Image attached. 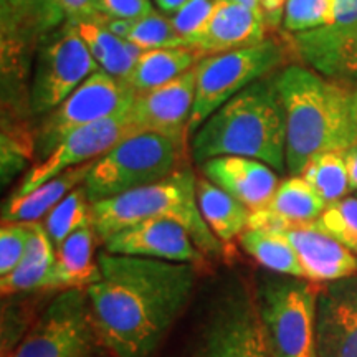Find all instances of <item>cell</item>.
Listing matches in <instances>:
<instances>
[{
  "instance_id": "1",
  "label": "cell",
  "mask_w": 357,
  "mask_h": 357,
  "mask_svg": "<svg viewBox=\"0 0 357 357\" xmlns=\"http://www.w3.org/2000/svg\"><path fill=\"white\" fill-rule=\"evenodd\" d=\"M98 265L101 276L86 296L102 344L116 357H147L189 303L195 265L108 252Z\"/></svg>"
},
{
  "instance_id": "2",
  "label": "cell",
  "mask_w": 357,
  "mask_h": 357,
  "mask_svg": "<svg viewBox=\"0 0 357 357\" xmlns=\"http://www.w3.org/2000/svg\"><path fill=\"white\" fill-rule=\"evenodd\" d=\"M287 121V172L301 176L307 160L344 151L357 139L352 84L291 63L273 75Z\"/></svg>"
},
{
  "instance_id": "3",
  "label": "cell",
  "mask_w": 357,
  "mask_h": 357,
  "mask_svg": "<svg viewBox=\"0 0 357 357\" xmlns=\"http://www.w3.org/2000/svg\"><path fill=\"white\" fill-rule=\"evenodd\" d=\"M240 155L261 160L276 172L287 171V121L273 75L230 98L190 137L195 162Z\"/></svg>"
},
{
  "instance_id": "4",
  "label": "cell",
  "mask_w": 357,
  "mask_h": 357,
  "mask_svg": "<svg viewBox=\"0 0 357 357\" xmlns=\"http://www.w3.org/2000/svg\"><path fill=\"white\" fill-rule=\"evenodd\" d=\"M153 218H167L185 227L204 255L223 253L222 242L200 213L197 176L190 167L181 169L155 184L91 204V222L102 243L118 231Z\"/></svg>"
},
{
  "instance_id": "5",
  "label": "cell",
  "mask_w": 357,
  "mask_h": 357,
  "mask_svg": "<svg viewBox=\"0 0 357 357\" xmlns=\"http://www.w3.org/2000/svg\"><path fill=\"white\" fill-rule=\"evenodd\" d=\"M190 144L158 132H137L98 158L84 181L89 202L116 197L189 167Z\"/></svg>"
},
{
  "instance_id": "6",
  "label": "cell",
  "mask_w": 357,
  "mask_h": 357,
  "mask_svg": "<svg viewBox=\"0 0 357 357\" xmlns=\"http://www.w3.org/2000/svg\"><path fill=\"white\" fill-rule=\"evenodd\" d=\"M296 60H300V56L289 33H284L283 38L270 37L265 42L240 50L204 56L197 63V84L189 136H194L230 98L258 79L296 63Z\"/></svg>"
},
{
  "instance_id": "7",
  "label": "cell",
  "mask_w": 357,
  "mask_h": 357,
  "mask_svg": "<svg viewBox=\"0 0 357 357\" xmlns=\"http://www.w3.org/2000/svg\"><path fill=\"white\" fill-rule=\"evenodd\" d=\"M102 344L86 289L56 294L7 357H100Z\"/></svg>"
},
{
  "instance_id": "8",
  "label": "cell",
  "mask_w": 357,
  "mask_h": 357,
  "mask_svg": "<svg viewBox=\"0 0 357 357\" xmlns=\"http://www.w3.org/2000/svg\"><path fill=\"white\" fill-rule=\"evenodd\" d=\"M319 287L301 278L268 280L257 293L273 357H318L316 301Z\"/></svg>"
},
{
  "instance_id": "9",
  "label": "cell",
  "mask_w": 357,
  "mask_h": 357,
  "mask_svg": "<svg viewBox=\"0 0 357 357\" xmlns=\"http://www.w3.org/2000/svg\"><path fill=\"white\" fill-rule=\"evenodd\" d=\"M136 91L123 79L96 71L84 79L63 102L43 116L33 134L38 160L47 158L68 134L101 119L128 113Z\"/></svg>"
},
{
  "instance_id": "10",
  "label": "cell",
  "mask_w": 357,
  "mask_h": 357,
  "mask_svg": "<svg viewBox=\"0 0 357 357\" xmlns=\"http://www.w3.org/2000/svg\"><path fill=\"white\" fill-rule=\"evenodd\" d=\"M100 65L83 42L78 26L65 24L45 37L35 60L29 105L35 116H45L63 102Z\"/></svg>"
},
{
  "instance_id": "11",
  "label": "cell",
  "mask_w": 357,
  "mask_h": 357,
  "mask_svg": "<svg viewBox=\"0 0 357 357\" xmlns=\"http://www.w3.org/2000/svg\"><path fill=\"white\" fill-rule=\"evenodd\" d=\"M194 357H273L258 300L234 289L213 307Z\"/></svg>"
},
{
  "instance_id": "12",
  "label": "cell",
  "mask_w": 357,
  "mask_h": 357,
  "mask_svg": "<svg viewBox=\"0 0 357 357\" xmlns=\"http://www.w3.org/2000/svg\"><path fill=\"white\" fill-rule=\"evenodd\" d=\"M132 134H137V131L129 121L128 113L111 116V118L77 129L68 134L47 158L30 167L13 195L20 197V195L29 194L38 185L56 177L58 174L101 158L118 142Z\"/></svg>"
},
{
  "instance_id": "13",
  "label": "cell",
  "mask_w": 357,
  "mask_h": 357,
  "mask_svg": "<svg viewBox=\"0 0 357 357\" xmlns=\"http://www.w3.org/2000/svg\"><path fill=\"white\" fill-rule=\"evenodd\" d=\"M197 65L162 86L136 93L128 118L137 132H158L190 144Z\"/></svg>"
},
{
  "instance_id": "14",
  "label": "cell",
  "mask_w": 357,
  "mask_h": 357,
  "mask_svg": "<svg viewBox=\"0 0 357 357\" xmlns=\"http://www.w3.org/2000/svg\"><path fill=\"white\" fill-rule=\"evenodd\" d=\"M105 252L111 255L153 258V260L204 263V253L194 243L189 231L181 223L167 218H153L128 227L106 240Z\"/></svg>"
},
{
  "instance_id": "15",
  "label": "cell",
  "mask_w": 357,
  "mask_h": 357,
  "mask_svg": "<svg viewBox=\"0 0 357 357\" xmlns=\"http://www.w3.org/2000/svg\"><path fill=\"white\" fill-rule=\"evenodd\" d=\"M316 354L357 357V278L319 287L316 301Z\"/></svg>"
},
{
  "instance_id": "16",
  "label": "cell",
  "mask_w": 357,
  "mask_h": 357,
  "mask_svg": "<svg viewBox=\"0 0 357 357\" xmlns=\"http://www.w3.org/2000/svg\"><path fill=\"white\" fill-rule=\"evenodd\" d=\"M291 38L303 65L323 77L357 84V22L328 25Z\"/></svg>"
},
{
  "instance_id": "17",
  "label": "cell",
  "mask_w": 357,
  "mask_h": 357,
  "mask_svg": "<svg viewBox=\"0 0 357 357\" xmlns=\"http://www.w3.org/2000/svg\"><path fill=\"white\" fill-rule=\"evenodd\" d=\"M271 32L273 30L261 13L242 3L218 0L211 19L190 40V48L204 56L218 55L265 42Z\"/></svg>"
},
{
  "instance_id": "18",
  "label": "cell",
  "mask_w": 357,
  "mask_h": 357,
  "mask_svg": "<svg viewBox=\"0 0 357 357\" xmlns=\"http://www.w3.org/2000/svg\"><path fill=\"white\" fill-rule=\"evenodd\" d=\"M200 171L208 181L229 192L240 200L250 212L260 211L273 197L280 185L273 167L261 160L240 158V155H220L200 164Z\"/></svg>"
},
{
  "instance_id": "19",
  "label": "cell",
  "mask_w": 357,
  "mask_h": 357,
  "mask_svg": "<svg viewBox=\"0 0 357 357\" xmlns=\"http://www.w3.org/2000/svg\"><path fill=\"white\" fill-rule=\"evenodd\" d=\"M300 258L306 280L312 283H333L357 275V257L344 243L311 225L284 231Z\"/></svg>"
},
{
  "instance_id": "20",
  "label": "cell",
  "mask_w": 357,
  "mask_h": 357,
  "mask_svg": "<svg viewBox=\"0 0 357 357\" xmlns=\"http://www.w3.org/2000/svg\"><path fill=\"white\" fill-rule=\"evenodd\" d=\"M326 205L305 178L289 176L280 182L265 207L250 213L248 229L287 231L311 225L321 217Z\"/></svg>"
},
{
  "instance_id": "21",
  "label": "cell",
  "mask_w": 357,
  "mask_h": 357,
  "mask_svg": "<svg viewBox=\"0 0 357 357\" xmlns=\"http://www.w3.org/2000/svg\"><path fill=\"white\" fill-rule=\"evenodd\" d=\"M29 223V240L19 265L10 273L2 276L0 288L3 294L30 291V289H52L53 271L56 266V252L53 250L50 235L38 222Z\"/></svg>"
},
{
  "instance_id": "22",
  "label": "cell",
  "mask_w": 357,
  "mask_h": 357,
  "mask_svg": "<svg viewBox=\"0 0 357 357\" xmlns=\"http://www.w3.org/2000/svg\"><path fill=\"white\" fill-rule=\"evenodd\" d=\"M98 235L93 222L79 227L56 247V266L52 289H86L100 280V265L93 261Z\"/></svg>"
},
{
  "instance_id": "23",
  "label": "cell",
  "mask_w": 357,
  "mask_h": 357,
  "mask_svg": "<svg viewBox=\"0 0 357 357\" xmlns=\"http://www.w3.org/2000/svg\"><path fill=\"white\" fill-rule=\"evenodd\" d=\"M52 0H2V50H20L26 40H43L60 29Z\"/></svg>"
},
{
  "instance_id": "24",
  "label": "cell",
  "mask_w": 357,
  "mask_h": 357,
  "mask_svg": "<svg viewBox=\"0 0 357 357\" xmlns=\"http://www.w3.org/2000/svg\"><path fill=\"white\" fill-rule=\"evenodd\" d=\"M95 160L58 174L29 194L20 197L12 195L3 207L2 222H38V218L47 215L71 190L84 184Z\"/></svg>"
},
{
  "instance_id": "25",
  "label": "cell",
  "mask_w": 357,
  "mask_h": 357,
  "mask_svg": "<svg viewBox=\"0 0 357 357\" xmlns=\"http://www.w3.org/2000/svg\"><path fill=\"white\" fill-rule=\"evenodd\" d=\"M202 58V53L190 47L142 50L124 82L136 93L149 91L184 75Z\"/></svg>"
},
{
  "instance_id": "26",
  "label": "cell",
  "mask_w": 357,
  "mask_h": 357,
  "mask_svg": "<svg viewBox=\"0 0 357 357\" xmlns=\"http://www.w3.org/2000/svg\"><path fill=\"white\" fill-rule=\"evenodd\" d=\"M197 204L205 223L222 243H230L248 229L250 208L205 176L197 177Z\"/></svg>"
},
{
  "instance_id": "27",
  "label": "cell",
  "mask_w": 357,
  "mask_h": 357,
  "mask_svg": "<svg viewBox=\"0 0 357 357\" xmlns=\"http://www.w3.org/2000/svg\"><path fill=\"white\" fill-rule=\"evenodd\" d=\"M77 26L100 68L111 77L124 82L142 53L141 48L129 43L128 40L116 37L109 30L93 20H84Z\"/></svg>"
},
{
  "instance_id": "28",
  "label": "cell",
  "mask_w": 357,
  "mask_h": 357,
  "mask_svg": "<svg viewBox=\"0 0 357 357\" xmlns=\"http://www.w3.org/2000/svg\"><path fill=\"white\" fill-rule=\"evenodd\" d=\"M238 240L245 252L266 270L306 280L300 258L284 231L247 229L238 236Z\"/></svg>"
},
{
  "instance_id": "29",
  "label": "cell",
  "mask_w": 357,
  "mask_h": 357,
  "mask_svg": "<svg viewBox=\"0 0 357 357\" xmlns=\"http://www.w3.org/2000/svg\"><path fill=\"white\" fill-rule=\"evenodd\" d=\"M301 177L318 192L326 204L336 202L349 194V176L344 151H326L307 160Z\"/></svg>"
},
{
  "instance_id": "30",
  "label": "cell",
  "mask_w": 357,
  "mask_h": 357,
  "mask_svg": "<svg viewBox=\"0 0 357 357\" xmlns=\"http://www.w3.org/2000/svg\"><path fill=\"white\" fill-rule=\"evenodd\" d=\"M89 222H91V202L84 187L79 185L45 215L43 225L52 242L58 247L66 236Z\"/></svg>"
},
{
  "instance_id": "31",
  "label": "cell",
  "mask_w": 357,
  "mask_h": 357,
  "mask_svg": "<svg viewBox=\"0 0 357 357\" xmlns=\"http://www.w3.org/2000/svg\"><path fill=\"white\" fill-rule=\"evenodd\" d=\"M334 0H287L281 26L289 35L312 32L333 24Z\"/></svg>"
},
{
  "instance_id": "32",
  "label": "cell",
  "mask_w": 357,
  "mask_h": 357,
  "mask_svg": "<svg viewBox=\"0 0 357 357\" xmlns=\"http://www.w3.org/2000/svg\"><path fill=\"white\" fill-rule=\"evenodd\" d=\"M129 43L136 45L141 50H155V48H178L189 47V43L178 35L174 26L171 15L153 12L144 19L136 20Z\"/></svg>"
},
{
  "instance_id": "33",
  "label": "cell",
  "mask_w": 357,
  "mask_h": 357,
  "mask_svg": "<svg viewBox=\"0 0 357 357\" xmlns=\"http://www.w3.org/2000/svg\"><path fill=\"white\" fill-rule=\"evenodd\" d=\"M314 223L318 229L349 247L357 238V197H344L328 204Z\"/></svg>"
},
{
  "instance_id": "34",
  "label": "cell",
  "mask_w": 357,
  "mask_h": 357,
  "mask_svg": "<svg viewBox=\"0 0 357 357\" xmlns=\"http://www.w3.org/2000/svg\"><path fill=\"white\" fill-rule=\"evenodd\" d=\"M26 240H29V223L2 222V229H0V278L15 270L24 258Z\"/></svg>"
},
{
  "instance_id": "35",
  "label": "cell",
  "mask_w": 357,
  "mask_h": 357,
  "mask_svg": "<svg viewBox=\"0 0 357 357\" xmlns=\"http://www.w3.org/2000/svg\"><path fill=\"white\" fill-rule=\"evenodd\" d=\"M218 0H189L176 13H172L171 20L182 38L189 43L197 35L207 20L211 19L213 8Z\"/></svg>"
},
{
  "instance_id": "36",
  "label": "cell",
  "mask_w": 357,
  "mask_h": 357,
  "mask_svg": "<svg viewBox=\"0 0 357 357\" xmlns=\"http://www.w3.org/2000/svg\"><path fill=\"white\" fill-rule=\"evenodd\" d=\"M98 12L114 19L139 20L154 12L151 0H98Z\"/></svg>"
},
{
  "instance_id": "37",
  "label": "cell",
  "mask_w": 357,
  "mask_h": 357,
  "mask_svg": "<svg viewBox=\"0 0 357 357\" xmlns=\"http://www.w3.org/2000/svg\"><path fill=\"white\" fill-rule=\"evenodd\" d=\"M52 6L63 25H78L98 13V0H52Z\"/></svg>"
},
{
  "instance_id": "38",
  "label": "cell",
  "mask_w": 357,
  "mask_h": 357,
  "mask_svg": "<svg viewBox=\"0 0 357 357\" xmlns=\"http://www.w3.org/2000/svg\"><path fill=\"white\" fill-rule=\"evenodd\" d=\"M229 2L242 3V6L250 7L258 13H261L273 32L281 25V22H283L284 6H287V0H229Z\"/></svg>"
},
{
  "instance_id": "39",
  "label": "cell",
  "mask_w": 357,
  "mask_h": 357,
  "mask_svg": "<svg viewBox=\"0 0 357 357\" xmlns=\"http://www.w3.org/2000/svg\"><path fill=\"white\" fill-rule=\"evenodd\" d=\"M354 22H357V0H334L331 25H349Z\"/></svg>"
},
{
  "instance_id": "40",
  "label": "cell",
  "mask_w": 357,
  "mask_h": 357,
  "mask_svg": "<svg viewBox=\"0 0 357 357\" xmlns=\"http://www.w3.org/2000/svg\"><path fill=\"white\" fill-rule=\"evenodd\" d=\"M344 160L349 176V190L357 192V139L344 149Z\"/></svg>"
},
{
  "instance_id": "41",
  "label": "cell",
  "mask_w": 357,
  "mask_h": 357,
  "mask_svg": "<svg viewBox=\"0 0 357 357\" xmlns=\"http://www.w3.org/2000/svg\"><path fill=\"white\" fill-rule=\"evenodd\" d=\"M154 2L158 3L160 10L166 12V15H172V13H176L189 0H154Z\"/></svg>"
},
{
  "instance_id": "42",
  "label": "cell",
  "mask_w": 357,
  "mask_h": 357,
  "mask_svg": "<svg viewBox=\"0 0 357 357\" xmlns=\"http://www.w3.org/2000/svg\"><path fill=\"white\" fill-rule=\"evenodd\" d=\"M352 113H354V121L357 124V84H352Z\"/></svg>"
},
{
  "instance_id": "43",
  "label": "cell",
  "mask_w": 357,
  "mask_h": 357,
  "mask_svg": "<svg viewBox=\"0 0 357 357\" xmlns=\"http://www.w3.org/2000/svg\"><path fill=\"white\" fill-rule=\"evenodd\" d=\"M347 248H349L351 250V252H354L356 253V255H357V238L354 240V242H352L351 245H349V247H347Z\"/></svg>"
}]
</instances>
